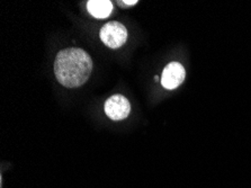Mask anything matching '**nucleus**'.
Here are the masks:
<instances>
[{
    "label": "nucleus",
    "instance_id": "39448f33",
    "mask_svg": "<svg viewBox=\"0 0 251 188\" xmlns=\"http://www.w3.org/2000/svg\"><path fill=\"white\" fill-rule=\"evenodd\" d=\"M87 9L95 18H107L113 10V3L109 0H89Z\"/></svg>",
    "mask_w": 251,
    "mask_h": 188
},
{
    "label": "nucleus",
    "instance_id": "7ed1b4c3",
    "mask_svg": "<svg viewBox=\"0 0 251 188\" xmlns=\"http://www.w3.org/2000/svg\"><path fill=\"white\" fill-rule=\"evenodd\" d=\"M130 112V102L123 95H113L105 103V113L113 121L124 120Z\"/></svg>",
    "mask_w": 251,
    "mask_h": 188
},
{
    "label": "nucleus",
    "instance_id": "20e7f679",
    "mask_svg": "<svg viewBox=\"0 0 251 188\" xmlns=\"http://www.w3.org/2000/svg\"><path fill=\"white\" fill-rule=\"evenodd\" d=\"M186 72L184 67L178 62H171L162 71L161 85L166 89H176L185 80Z\"/></svg>",
    "mask_w": 251,
    "mask_h": 188
},
{
    "label": "nucleus",
    "instance_id": "423d86ee",
    "mask_svg": "<svg viewBox=\"0 0 251 188\" xmlns=\"http://www.w3.org/2000/svg\"><path fill=\"white\" fill-rule=\"evenodd\" d=\"M135 3H138V1L136 0H125V1H119V5L120 6H133L135 5Z\"/></svg>",
    "mask_w": 251,
    "mask_h": 188
},
{
    "label": "nucleus",
    "instance_id": "f257e3e1",
    "mask_svg": "<svg viewBox=\"0 0 251 188\" xmlns=\"http://www.w3.org/2000/svg\"><path fill=\"white\" fill-rule=\"evenodd\" d=\"M93 71V60L82 49L69 48L56 55L54 72L61 85L67 88L82 86Z\"/></svg>",
    "mask_w": 251,
    "mask_h": 188
},
{
    "label": "nucleus",
    "instance_id": "f03ea898",
    "mask_svg": "<svg viewBox=\"0 0 251 188\" xmlns=\"http://www.w3.org/2000/svg\"><path fill=\"white\" fill-rule=\"evenodd\" d=\"M100 36L106 47L119 49L126 42L127 30L125 26L119 22H109L102 26Z\"/></svg>",
    "mask_w": 251,
    "mask_h": 188
}]
</instances>
